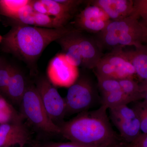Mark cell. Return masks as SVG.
I'll list each match as a JSON object with an SVG mask.
<instances>
[{"label":"cell","instance_id":"f546056e","mask_svg":"<svg viewBox=\"0 0 147 147\" xmlns=\"http://www.w3.org/2000/svg\"><path fill=\"white\" fill-rule=\"evenodd\" d=\"M130 147H147V134L141 133L131 144Z\"/></svg>","mask_w":147,"mask_h":147},{"label":"cell","instance_id":"4316f807","mask_svg":"<svg viewBox=\"0 0 147 147\" xmlns=\"http://www.w3.org/2000/svg\"><path fill=\"white\" fill-rule=\"evenodd\" d=\"M131 15L139 20L142 18L141 23L147 25V0H134L133 11Z\"/></svg>","mask_w":147,"mask_h":147},{"label":"cell","instance_id":"5b68a950","mask_svg":"<svg viewBox=\"0 0 147 147\" xmlns=\"http://www.w3.org/2000/svg\"><path fill=\"white\" fill-rule=\"evenodd\" d=\"M64 98L66 117L88 111L96 100V93L94 85L88 77H78L69 88Z\"/></svg>","mask_w":147,"mask_h":147},{"label":"cell","instance_id":"d590c367","mask_svg":"<svg viewBox=\"0 0 147 147\" xmlns=\"http://www.w3.org/2000/svg\"><path fill=\"white\" fill-rule=\"evenodd\" d=\"M125 147H130V146H129V145L128 144H127V145H126V146H125Z\"/></svg>","mask_w":147,"mask_h":147},{"label":"cell","instance_id":"e0dca14e","mask_svg":"<svg viewBox=\"0 0 147 147\" xmlns=\"http://www.w3.org/2000/svg\"><path fill=\"white\" fill-rule=\"evenodd\" d=\"M124 54L135 69L136 74L143 81H147V46L142 44Z\"/></svg>","mask_w":147,"mask_h":147},{"label":"cell","instance_id":"7402d4cb","mask_svg":"<svg viewBox=\"0 0 147 147\" xmlns=\"http://www.w3.org/2000/svg\"><path fill=\"white\" fill-rule=\"evenodd\" d=\"M29 0H0V11L11 18L21 9L28 5Z\"/></svg>","mask_w":147,"mask_h":147},{"label":"cell","instance_id":"1f68e13d","mask_svg":"<svg viewBox=\"0 0 147 147\" xmlns=\"http://www.w3.org/2000/svg\"><path fill=\"white\" fill-rule=\"evenodd\" d=\"M143 27V35H142V44L147 46V24L144 25L142 24Z\"/></svg>","mask_w":147,"mask_h":147},{"label":"cell","instance_id":"30bf717a","mask_svg":"<svg viewBox=\"0 0 147 147\" xmlns=\"http://www.w3.org/2000/svg\"><path fill=\"white\" fill-rule=\"evenodd\" d=\"M31 140L30 132L22 121L0 125V147H24Z\"/></svg>","mask_w":147,"mask_h":147},{"label":"cell","instance_id":"2e32d148","mask_svg":"<svg viewBox=\"0 0 147 147\" xmlns=\"http://www.w3.org/2000/svg\"><path fill=\"white\" fill-rule=\"evenodd\" d=\"M116 69V78L118 80L133 78L136 75L134 67L126 57L122 48H118L104 56Z\"/></svg>","mask_w":147,"mask_h":147},{"label":"cell","instance_id":"ac0fdd59","mask_svg":"<svg viewBox=\"0 0 147 147\" xmlns=\"http://www.w3.org/2000/svg\"><path fill=\"white\" fill-rule=\"evenodd\" d=\"M45 6L49 16L63 21L66 24L71 18L76 9L58 3L56 0H40Z\"/></svg>","mask_w":147,"mask_h":147},{"label":"cell","instance_id":"d4e9b609","mask_svg":"<svg viewBox=\"0 0 147 147\" xmlns=\"http://www.w3.org/2000/svg\"><path fill=\"white\" fill-rule=\"evenodd\" d=\"M97 78L98 85L102 95L121 89L118 79L108 77Z\"/></svg>","mask_w":147,"mask_h":147},{"label":"cell","instance_id":"3957f363","mask_svg":"<svg viewBox=\"0 0 147 147\" xmlns=\"http://www.w3.org/2000/svg\"><path fill=\"white\" fill-rule=\"evenodd\" d=\"M96 39L103 48H122L125 46L138 47L142 44L143 27L141 21L134 16L111 21Z\"/></svg>","mask_w":147,"mask_h":147},{"label":"cell","instance_id":"d6a6232c","mask_svg":"<svg viewBox=\"0 0 147 147\" xmlns=\"http://www.w3.org/2000/svg\"><path fill=\"white\" fill-rule=\"evenodd\" d=\"M125 146L121 143H118L110 147H125Z\"/></svg>","mask_w":147,"mask_h":147},{"label":"cell","instance_id":"ba28073f","mask_svg":"<svg viewBox=\"0 0 147 147\" xmlns=\"http://www.w3.org/2000/svg\"><path fill=\"white\" fill-rule=\"evenodd\" d=\"M47 79L55 87H69L79 77L77 67L71 65L63 53L56 55L49 63Z\"/></svg>","mask_w":147,"mask_h":147},{"label":"cell","instance_id":"6da1fadb","mask_svg":"<svg viewBox=\"0 0 147 147\" xmlns=\"http://www.w3.org/2000/svg\"><path fill=\"white\" fill-rule=\"evenodd\" d=\"M74 29L67 26L47 28L16 22L2 37V49L23 61L34 72L36 62L46 47Z\"/></svg>","mask_w":147,"mask_h":147},{"label":"cell","instance_id":"83f0119b","mask_svg":"<svg viewBox=\"0 0 147 147\" xmlns=\"http://www.w3.org/2000/svg\"><path fill=\"white\" fill-rule=\"evenodd\" d=\"M39 147H110L112 146H91L77 144L74 142H49L42 144H38Z\"/></svg>","mask_w":147,"mask_h":147},{"label":"cell","instance_id":"7c38bea8","mask_svg":"<svg viewBox=\"0 0 147 147\" xmlns=\"http://www.w3.org/2000/svg\"><path fill=\"white\" fill-rule=\"evenodd\" d=\"M77 40L82 52V66L88 69L95 68L102 55V47L96 38L85 35L77 30Z\"/></svg>","mask_w":147,"mask_h":147},{"label":"cell","instance_id":"52a82bcc","mask_svg":"<svg viewBox=\"0 0 147 147\" xmlns=\"http://www.w3.org/2000/svg\"><path fill=\"white\" fill-rule=\"evenodd\" d=\"M110 118L117 129L121 138L131 144L141 134L140 123L135 110L127 105L109 109Z\"/></svg>","mask_w":147,"mask_h":147},{"label":"cell","instance_id":"277c9868","mask_svg":"<svg viewBox=\"0 0 147 147\" xmlns=\"http://www.w3.org/2000/svg\"><path fill=\"white\" fill-rule=\"evenodd\" d=\"M20 106L21 116L37 129L47 134H61L60 127L47 115L35 86L28 85Z\"/></svg>","mask_w":147,"mask_h":147},{"label":"cell","instance_id":"44dd1931","mask_svg":"<svg viewBox=\"0 0 147 147\" xmlns=\"http://www.w3.org/2000/svg\"><path fill=\"white\" fill-rule=\"evenodd\" d=\"M119 80L121 90L131 102L142 99L139 84L134 81L133 78H125Z\"/></svg>","mask_w":147,"mask_h":147},{"label":"cell","instance_id":"ffe728a7","mask_svg":"<svg viewBox=\"0 0 147 147\" xmlns=\"http://www.w3.org/2000/svg\"><path fill=\"white\" fill-rule=\"evenodd\" d=\"M102 96L101 105L108 110L121 105H127L131 102L121 89Z\"/></svg>","mask_w":147,"mask_h":147},{"label":"cell","instance_id":"e575fe53","mask_svg":"<svg viewBox=\"0 0 147 147\" xmlns=\"http://www.w3.org/2000/svg\"><path fill=\"white\" fill-rule=\"evenodd\" d=\"M2 40V36L0 35V43H1V42Z\"/></svg>","mask_w":147,"mask_h":147},{"label":"cell","instance_id":"d6986e66","mask_svg":"<svg viewBox=\"0 0 147 147\" xmlns=\"http://www.w3.org/2000/svg\"><path fill=\"white\" fill-rule=\"evenodd\" d=\"M22 117L5 97L0 95V125L22 121Z\"/></svg>","mask_w":147,"mask_h":147},{"label":"cell","instance_id":"cb8c5ba5","mask_svg":"<svg viewBox=\"0 0 147 147\" xmlns=\"http://www.w3.org/2000/svg\"><path fill=\"white\" fill-rule=\"evenodd\" d=\"M96 73L97 77L116 78V69L103 56L96 66Z\"/></svg>","mask_w":147,"mask_h":147},{"label":"cell","instance_id":"9c48e42d","mask_svg":"<svg viewBox=\"0 0 147 147\" xmlns=\"http://www.w3.org/2000/svg\"><path fill=\"white\" fill-rule=\"evenodd\" d=\"M111 21L101 8L90 3L76 15L74 28L81 32L97 34L102 32Z\"/></svg>","mask_w":147,"mask_h":147},{"label":"cell","instance_id":"603a6c76","mask_svg":"<svg viewBox=\"0 0 147 147\" xmlns=\"http://www.w3.org/2000/svg\"><path fill=\"white\" fill-rule=\"evenodd\" d=\"M13 66L0 59V95L5 97Z\"/></svg>","mask_w":147,"mask_h":147},{"label":"cell","instance_id":"8992f818","mask_svg":"<svg viewBox=\"0 0 147 147\" xmlns=\"http://www.w3.org/2000/svg\"><path fill=\"white\" fill-rule=\"evenodd\" d=\"M35 86L47 115L52 121L59 126L66 117L64 98L62 97L55 86L45 77L38 78Z\"/></svg>","mask_w":147,"mask_h":147},{"label":"cell","instance_id":"8d00e7d4","mask_svg":"<svg viewBox=\"0 0 147 147\" xmlns=\"http://www.w3.org/2000/svg\"><path fill=\"white\" fill-rule=\"evenodd\" d=\"M18 147H19V146H18Z\"/></svg>","mask_w":147,"mask_h":147},{"label":"cell","instance_id":"836d02e7","mask_svg":"<svg viewBox=\"0 0 147 147\" xmlns=\"http://www.w3.org/2000/svg\"><path fill=\"white\" fill-rule=\"evenodd\" d=\"M32 147H39V145H38V144H35Z\"/></svg>","mask_w":147,"mask_h":147},{"label":"cell","instance_id":"484cf974","mask_svg":"<svg viewBox=\"0 0 147 147\" xmlns=\"http://www.w3.org/2000/svg\"><path fill=\"white\" fill-rule=\"evenodd\" d=\"M135 102L132 108L135 110L139 118L141 133L147 134V104L144 101Z\"/></svg>","mask_w":147,"mask_h":147},{"label":"cell","instance_id":"f1b7e54d","mask_svg":"<svg viewBox=\"0 0 147 147\" xmlns=\"http://www.w3.org/2000/svg\"><path fill=\"white\" fill-rule=\"evenodd\" d=\"M29 5L32 8L35 12L49 15L46 7L40 0L39 1H30Z\"/></svg>","mask_w":147,"mask_h":147},{"label":"cell","instance_id":"9a60e30c","mask_svg":"<svg viewBox=\"0 0 147 147\" xmlns=\"http://www.w3.org/2000/svg\"><path fill=\"white\" fill-rule=\"evenodd\" d=\"M28 86L23 72L13 66L5 97L13 104L20 105Z\"/></svg>","mask_w":147,"mask_h":147},{"label":"cell","instance_id":"4fadbf2b","mask_svg":"<svg viewBox=\"0 0 147 147\" xmlns=\"http://www.w3.org/2000/svg\"><path fill=\"white\" fill-rule=\"evenodd\" d=\"M101 8L111 21H118L131 16L133 0H95L90 2Z\"/></svg>","mask_w":147,"mask_h":147},{"label":"cell","instance_id":"4dcf8cb0","mask_svg":"<svg viewBox=\"0 0 147 147\" xmlns=\"http://www.w3.org/2000/svg\"><path fill=\"white\" fill-rule=\"evenodd\" d=\"M139 86L142 93V99L147 104V81L142 82L139 84Z\"/></svg>","mask_w":147,"mask_h":147},{"label":"cell","instance_id":"8fae6325","mask_svg":"<svg viewBox=\"0 0 147 147\" xmlns=\"http://www.w3.org/2000/svg\"><path fill=\"white\" fill-rule=\"evenodd\" d=\"M16 19L20 24L47 28H59L67 24L53 16L35 12L29 5L19 11Z\"/></svg>","mask_w":147,"mask_h":147},{"label":"cell","instance_id":"7a4b0ae2","mask_svg":"<svg viewBox=\"0 0 147 147\" xmlns=\"http://www.w3.org/2000/svg\"><path fill=\"white\" fill-rule=\"evenodd\" d=\"M108 110L101 105L97 110L78 114L59 125L61 135L69 142L91 146H111L119 143L111 126Z\"/></svg>","mask_w":147,"mask_h":147},{"label":"cell","instance_id":"5bb4252c","mask_svg":"<svg viewBox=\"0 0 147 147\" xmlns=\"http://www.w3.org/2000/svg\"><path fill=\"white\" fill-rule=\"evenodd\" d=\"M77 30L75 28L58 39L56 42L60 45L66 59L74 66L82 65V52L78 43Z\"/></svg>","mask_w":147,"mask_h":147}]
</instances>
